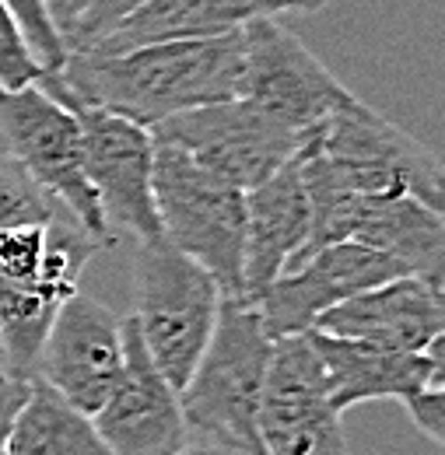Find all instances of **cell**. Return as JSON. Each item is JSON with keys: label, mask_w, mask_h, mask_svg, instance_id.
<instances>
[{"label": "cell", "mask_w": 445, "mask_h": 455, "mask_svg": "<svg viewBox=\"0 0 445 455\" xmlns=\"http://www.w3.org/2000/svg\"><path fill=\"white\" fill-rule=\"evenodd\" d=\"M242 32L231 28L211 39L141 46L126 53H67L60 70L36 84L56 102L95 106L141 126L168 116L239 99Z\"/></svg>", "instance_id": "1"}, {"label": "cell", "mask_w": 445, "mask_h": 455, "mask_svg": "<svg viewBox=\"0 0 445 455\" xmlns=\"http://www.w3.org/2000/svg\"><path fill=\"white\" fill-rule=\"evenodd\" d=\"M271 350L274 337L267 333L260 308L249 298H222L214 333L179 389L186 427L228 452L263 455L260 399Z\"/></svg>", "instance_id": "2"}, {"label": "cell", "mask_w": 445, "mask_h": 455, "mask_svg": "<svg viewBox=\"0 0 445 455\" xmlns=\"http://www.w3.org/2000/svg\"><path fill=\"white\" fill-rule=\"evenodd\" d=\"M155 211L172 249L200 263L224 298H246L242 245H246V193L197 165L186 151L155 140Z\"/></svg>", "instance_id": "3"}, {"label": "cell", "mask_w": 445, "mask_h": 455, "mask_svg": "<svg viewBox=\"0 0 445 455\" xmlns=\"http://www.w3.org/2000/svg\"><path fill=\"white\" fill-rule=\"evenodd\" d=\"M218 281L172 249L141 245L134 259V323L158 371L179 393L214 333L222 308Z\"/></svg>", "instance_id": "4"}, {"label": "cell", "mask_w": 445, "mask_h": 455, "mask_svg": "<svg viewBox=\"0 0 445 455\" xmlns=\"http://www.w3.org/2000/svg\"><path fill=\"white\" fill-rule=\"evenodd\" d=\"M0 148L11 151L32 182L56 196L85 235L112 245L116 231L106 225L99 196L85 175V148L77 116L39 84L0 88Z\"/></svg>", "instance_id": "5"}, {"label": "cell", "mask_w": 445, "mask_h": 455, "mask_svg": "<svg viewBox=\"0 0 445 455\" xmlns=\"http://www.w3.org/2000/svg\"><path fill=\"white\" fill-rule=\"evenodd\" d=\"M239 32H242L239 99L253 102L256 109L274 116L284 126L309 137L327 116L358 99L291 28L280 25L278 14H256L242 21Z\"/></svg>", "instance_id": "6"}, {"label": "cell", "mask_w": 445, "mask_h": 455, "mask_svg": "<svg viewBox=\"0 0 445 455\" xmlns=\"http://www.w3.org/2000/svg\"><path fill=\"white\" fill-rule=\"evenodd\" d=\"M151 140L186 151L197 165L246 193L287 165L309 137L246 99H224L155 123Z\"/></svg>", "instance_id": "7"}, {"label": "cell", "mask_w": 445, "mask_h": 455, "mask_svg": "<svg viewBox=\"0 0 445 455\" xmlns=\"http://www.w3.org/2000/svg\"><path fill=\"white\" fill-rule=\"evenodd\" d=\"M63 106L77 116L85 175L99 196L106 225L112 231L134 235L141 245L166 242L151 189V172H155L151 130L95 106H81V102H63Z\"/></svg>", "instance_id": "8"}, {"label": "cell", "mask_w": 445, "mask_h": 455, "mask_svg": "<svg viewBox=\"0 0 445 455\" xmlns=\"http://www.w3.org/2000/svg\"><path fill=\"white\" fill-rule=\"evenodd\" d=\"M260 442L263 455H351L344 413L330 403L309 333L274 340L260 399Z\"/></svg>", "instance_id": "9"}, {"label": "cell", "mask_w": 445, "mask_h": 455, "mask_svg": "<svg viewBox=\"0 0 445 455\" xmlns=\"http://www.w3.org/2000/svg\"><path fill=\"white\" fill-rule=\"evenodd\" d=\"M410 274L400 259L386 252L361 245V242H330L295 267H287L280 277H274L256 298H249L267 333L278 337H298L316 326V319L340 301L368 291L376 284H386L392 277Z\"/></svg>", "instance_id": "10"}, {"label": "cell", "mask_w": 445, "mask_h": 455, "mask_svg": "<svg viewBox=\"0 0 445 455\" xmlns=\"http://www.w3.org/2000/svg\"><path fill=\"white\" fill-rule=\"evenodd\" d=\"M330 242L372 245L400 259L410 274L445 284L442 211H432L414 196H354L336 204H312V231L298 259H305L309 252Z\"/></svg>", "instance_id": "11"}, {"label": "cell", "mask_w": 445, "mask_h": 455, "mask_svg": "<svg viewBox=\"0 0 445 455\" xmlns=\"http://www.w3.org/2000/svg\"><path fill=\"white\" fill-rule=\"evenodd\" d=\"M123 371V326L99 298L70 294L60 301L43 340L36 379L53 386L81 413H95Z\"/></svg>", "instance_id": "12"}, {"label": "cell", "mask_w": 445, "mask_h": 455, "mask_svg": "<svg viewBox=\"0 0 445 455\" xmlns=\"http://www.w3.org/2000/svg\"><path fill=\"white\" fill-rule=\"evenodd\" d=\"M123 326V371L106 403L92 413L109 455H172L186 445V417L172 389L137 333L134 315Z\"/></svg>", "instance_id": "13"}, {"label": "cell", "mask_w": 445, "mask_h": 455, "mask_svg": "<svg viewBox=\"0 0 445 455\" xmlns=\"http://www.w3.org/2000/svg\"><path fill=\"white\" fill-rule=\"evenodd\" d=\"M309 151L327 155L336 162H351L372 169L396 182L407 196L421 200L432 211H442V162L396 123L379 116L361 99L347 102L344 109L327 116L305 140Z\"/></svg>", "instance_id": "14"}, {"label": "cell", "mask_w": 445, "mask_h": 455, "mask_svg": "<svg viewBox=\"0 0 445 455\" xmlns=\"http://www.w3.org/2000/svg\"><path fill=\"white\" fill-rule=\"evenodd\" d=\"M312 330L425 354L428 347L445 340V284H435L421 274L392 277L327 308Z\"/></svg>", "instance_id": "15"}, {"label": "cell", "mask_w": 445, "mask_h": 455, "mask_svg": "<svg viewBox=\"0 0 445 455\" xmlns=\"http://www.w3.org/2000/svg\"><path fill=\"white\" fill-rule=\"evenodd\" d=\"M309 340L316 347L327 386H330V403L334 410L347 413L358 403L372 399H403L432 382H445V340L428 347L425 354L410 350H390L379 343L347 340V337H330L320 330H309Z\"/></svg>", "instance_id": "16"}, {"label": "cell", "mask_w": 445, "mask_h": 455, "mask_svg": "<svg viewBox=\"0 0 445 455\" xmlns=\"http://www.w3.org/2000/svg\"><path fill=\"white\" fill-rule=\"evenodd\" d=\"M309 231H312V204L295 155L271 179L246 189V245H242L246 298H256L302 256Z\"/></svg>", "instance_id": "17"}, {"label": "cell", "mask_w": 445, "mask_h": 455, "mask_svg": "<svg viewBox=\"0 0 445 455\" xmlns=\"http://www.w3.org/2000/svg\"><path fill=\"white\" fill-rule=\"evenodd\" d=\"M256 14H274L263 0H144L77 53H126L141 46L211 39Z\"/></svg>", "instance_id": "18"}, {"label": "cell", "mask_w": 445, "mask_h": 455, "mask_svg": "<svg viewBox=\"0 0 445 455\" xmlns=\"http://www.w3.org/2000/svg\"><path fill=\"white\" fill-rule=\"evenodd\" d=\"M4 455H109V449L88 413L70 406L43 379H32Z\"/></svg>", "instance_id": "19"}, {"label": "cell", "mask_w": 445, "mask_h": 455, "mask_svg": "<svg viewBox=\"0 0 445 455\" xmlns=\"http://www.w3.org/2000/svg\"><path fill=\"white\" fill-rule=\"evenodd\" d=\"M60 301L43 284L0 281V357L11 375L36 379V361Z\"/></svg>", "instance_id": "20"}, {"label": "cell", "mask_w": 445, "mask_h": 455, "mask_svg": "<svg viewBox=\"0 0 445 455\" xmlns=\"http://www.w3.org/2000/svg\"><path fill=\"white\" fill-rule=\"evenodd\" d=\"M28 221H53L50 196L32 182L11 151L0 148V228Z\"/></svg>", "instance_id": "21"}, {"label": "cell", "mask_w": 445, "mask_h": 455, "mask_svg": "<svg viewBox=\"0 0 445 455\" xmlns=\"http://www.w3.org/2000/svg\"><path fill=\"white\" fill-rule=\"evenodd\" d=\"M4 4L11 7L18 28H21L25 43H28V53L43 67V74L60 70L63 60H67V43L60 39V32H56L46 4H43V0H4Z\"/></svg>", "instance_id": "22"}, {"label": "cell", "mask_w": 445, "mask_h": 455, "mask_svg": "<svg viewBox=\"0 0 445 455\" xmlns=\"http://www.w3.org/2000/svg\"><path fill=\"white\" fill-rule=\"evenodd\" d=\"M39 77H43V67L28 53V43H25L11 7L0 0V88L36 84Z\"/></svg>", "instance_id": "23"}, {"label": "cell", "mask_w": 445, "mask_h": 455, "mask_svg": "<svg viewBox=\"0 0 445 455\" xmlns=\"http://www.w3.org/2000/svg\"><path fill=\"white\" fill-rule=\"evenodd\" d=\"M137 4H144V0H92L88 11L81 14V21L74 25L70 39H67V53H77V50L92 46L106 28H112L123 14H130Z\"/></svg>", "instance_id": "24"}, {"label": "cell", "mask_w": 445, "mask_h": 455, "mask_svg": "<svg viewBox=\"0 0 445 455\" xmlns=\"http://www.w3.org/2000/svg\"><path fill=\"white\" fill-rule=\"evenodd\" d=\"M445 382H432V386H425V389H417V393H410V396H403V410H407V417L417 424V431H425L435 445H442L445 442Z\"/></svg>", "instance_id": "25"}, {"label": "cell", "mask_w": 445, "mask_h": 455, "mask_svg": "<svg viewBox=\"0 0 445 455\" xmlns=\"http://www.w3.org/2000/svg\"><path fill=\"white\" fill-rule=\"evenodd\" d=\"M32 389V379H18V375H7L0 379V455L7 449V438H11V427H14V417L21 410V403Z\"/></svg>", "instance_id": "26"}, {"label": "cell", "mask_w": 445, "mask_h": 455, "mask_svg": "<svg viewBox=\"0 0 445 455\" xmlns=\"http://www.w3.org/2000/svg\"><path fill=\"white\" fill-rule=\"evenodd\" d=\"M43 4H46L50 18H53L60 39L67 43V39H70V32H74V25L81 21V14L88 11V4H92V0H43Z\"/></svg>", "instance_id": "27"}, {"label": "cell", "mask_w": 445, "mask_h": 455, "mask_svg": "<svg viewBox=\"0 0 445 455\" xmlns=\"http://www.w3.org/2000/svg\"><path fill=\"white\" fill-rule=\"evenodd\" d=\"M263 4H267L274 14H284V11H309V14H312V11H323L330 0H263Z\"/></svg>", "instance_id": "28"}, {"label": "cell", "mask_w": 445, "mask_h": 455, "mask_svg": "<svg viewBox=\"0 0 445 455\" xmlns=\"http://www.w3.org/2000/svg\"><path fill=\"white\" fill-rule=\"evenodd\" d=\"M172 455H224L218 445H182V449H175Z\"/></svg>", "instance_id": "29"}, {"label": "cell", "mask_w": 445, "mask_h": 455, "mask_svg": "<svg viewBox=\"0 0 445 455\" xmlns=\"http://www.w3.org/2000/svg\"><path fill=\"white\" fill-rule=\"evenodd\" d=\"M11 371H7V364H4V357H0V379H7Z\"/></svg>", "instance_id": "30"}]
</instances>
